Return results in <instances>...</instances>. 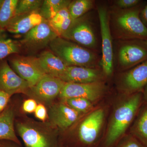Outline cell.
Returning a JSON list of instances; mask_svg holds the SVG:
<instances>
[{
  "label": "cell",
  "instance_id": "obj_1",
  "mask_svg": "<svg viewBox=\"0 0 147 147\" xmlns=\"http://www.w3.org/2000/svg\"><path fill=\"white\" fill-rule=\"evenodd\" d=\"M144 102L142 92L121 95L113 106L99 147H114L128 133Z\"/></svg>",
  "mask_w": 147,
  "mask_h": 147
},
{
  "label": "cell",
  "instance_id": "obj_2",
  "mask_svg": "<svg viewBox=\"0 0 147 147\" xmlns=\"http://www.w3.org/2000/svg\"><path fill=\"white\" fill-rule=\"evenodd\" d=\"M109 106L97 104L74 124L76 134L65 147H99L106 126Z\"/></svg>",
  "mask_w": 147,
  "mask_h": 147
},
{
  "label": "cell",
  "instance_id": "obj_3",
  "mask_svg": "<svg viewBox=\"0 0 147 147\" xmlns=\"http://www.w3.org/2000/svg\"><path fill=\"white\" fill-rule=\"evenodd\" d=\"M146 2L128 9L113 6L110 11V30L113 38L117 40L140 39L147 40V28L141 21L139 14Z\"/></svg>",
  "mask_w": 147,
  "mask_h": 147
},
{
  "label": "cell",
  "instance_id": "obj_4",
  "mask_svg": "<svg viewBox=\"0 0 147 147\" xmlns=\"http://www.w3.org/2000/svg\"><path fill=\"white\" fill-rule=\"evenodd\" d=\"M49 46L50 50L67 66L97 68V55L90 49L60 36L55 38Z\"/></svg>",
  "mask_w": 147,
  "mask_h": 147
},
{
  "label": "cell",
  "instance_id": "obj_5",
  "mask_svg": "<svg viewBox=\"0 0 147 147\" xmlns=\"http://www.w3.org/2000/svg\"><path fill=\"white\" fill-rule=\"evenodd\" d=\"M43 123L25 120L16 123L25 147H62L55 127Z\"/></svg>",
  "mask_w": 147,
  "mask_h": 147
},
{
  "label": "cell",
  "instance_id": "obj_6",
  "mask_svg": "<svg viewBox=\"0 0 147 147\" xmlns=\"http://www.w3.org/2000/svg\"><path fill=\"white\" fill-rule=\"evenodd\" d=\"M117 41L115 59L117 67L121 72L147 60V40L133 39Z\"/></svg>",
  "mask_w": 147,
  "mask_h": 147
},
{
  "label": "cell",
  "instance_id": "obj_7",
  "mask_svg": "<svg viewBox=\"0 0 147 147\" xmlns=\"http://www.w3.org/2000/svg\"><path fill=\"white\" fill-rule=\"evenodd\" d=\"M102 39V57L100 60L101 69L106 78L113 75L114 70V47L113 37L110 30V11L105 5L97 6Z\"/></svg>",
  "mask_w": 147,
  "mask_h": 147
},
{
  "label": "cell",
  "instance_id": "obj_8",
  "mask_svg": "<svg viewBox=\"0 0 147 147\" xmlns=\"http://www.w3.org/2000/svg\"><path fill=\"white\" fill-rule=\"evenodd\" d=\"M116 88L121 95H128L143 92L147 85V60L117 77Z\"/></svg>",
  "mask_w": 147,
  "mask_h": 147
},
{
  "label": "cell",
  "instance_id": "obj_9",
  "mask_svg": "<svg viewBox=\"0 0 147 147\" xmlns=\"http://www.w3.org/2000/svg\"><path fill=\"white\" fill-rule=\"evenodd\" d=\"M107 90L105 81L86 84L65 83L59 97L61 100L71 98H83L96 105L105 97Z\"/></svg>",
  "mask_w": 147,
  "mask_h": 147
},
{
  "label": "cell",
  "instance_id": "obj_10",
  "mask_svg": "<svg viewBox=\"0 0 147 147\" xmlns=\"http://www.w3.org/2000/svg\"><path fill=\"white\" fill-rule=\"evenodd\" d=\"M60 37L90 50L97 46L92 23L85 15L72 20L68 29Z\"/></svg>",
  "mask_w": 147,
  "mask_h": 147
},
{
  "label": "cell",
  "instance_id": "obj_11",
  "mask_svg": "<svg viewBox=\"0 0 147 147\" xmlns=\"http://www.w3.org/2000/svg\"><path fill=\"white\" fill-rule=\"evenodd\" d=\"M7 61L13 71L28 83L30 88L45 74L38 57L14 54L9 56Z\"/></svg>",
  "mask_w": 147,
  "mask_h": 147
},
{
  "label": "cell",
  "instance_id": "obj_12",
  "mask_svg": "<svg viewBox=\"0 0 147 147\" xmlns=\"http://www.w3.org/2000/svg\"><path fill=\"white\" fill-rule=\"evenodd\" d=\"M58 36L48 21L44 19L42 23L25 34L20 42L28 50L36 51L49 46Z\"/></svg>",
  "mask_w": 147,
  "mask_h": 147
},
{
  "label": "cell",
  "instance_id": "obj_13",
  "mask_svg": "<svg viewBox=\"0 0 147 147\" xmlns=\"http://www.w3.org/2000/svg\"><path fill=\"white\" fill-rule=\"evenodd\" d=\"M30 88L28 83L13 71L7 60H0V90L12 96Z\"/></svg>",
  "mask_w": 147,
  "mask_h": 147
},
{
  "label": "cell",
  "instance_id": "obj_14",
  "mask_svg": "<svg viewBox=\"0 0 147 147\" xmlns=\"http://www.w3.org/2000/svg\"><path fill=\"white\" fill-rule=\"evenodd\" d=\"M83 115L61 101L51 107L48 117L54 127L65 131L71 127Z\"/></svg>",
  "mask_w": 147,
  "mask_h": 147
},
{
  "label": "cell",
  "instance_id": "obj_15",
  "mask_svg": "<svg viewBox=\"0 0 147 147\" xmlns=\"http://www.w3.org/2000/svg\"><path fill=\"white\" fill-rule=\"evenodd\" d=\"M101 69L83 67L67 66L60 79L65 83L86 84L105 81Z\"/></svg>",
  "mask_w": 147,
  "mask_h": 147
},
{
  "label": "cell",
  "instance_id": "obj_16",
  "mask_svg": "<svg viewBox=\"0 0 147 147\" xmlns=\"http://www.w3.org/2000/svg\"><path fill=\"white\" fill-rule=\"evenodd\" d=\"M65 82L56 77L45 74L30 89L40 100L49 101L59 96Z\"/></svg>",
  "mask_w": 147,
  "mask_h": 147
},
{
  "label": "cell",
  "instance_id": "obj_17",
  "mask_svg": "<svg viewBox=\"0 0 147 147\" xmlns=\"http://www.w3.org/2000/svg\"><path fill=\"white\" fill-rule=\"evenodd\" d=\"M43 19L39 11L16 15L11 20L5 30L13 34H26L42 23Z\"/></svg>",
  "mask_w": 147,
  "mask_h": 147
},
{
  "label": "cell",
  "instance_id": "obj_18",
  "mask_svg": "<svg viewBox=\"0 0 147 147\" xmlns=\"http://www.w3.org/2000/svg\"><path fill=\"white\" fill-rule=\"evenodd\" d=\"M38 58L45 74L59 79H60L67 67L51 50L42 52Z\"/></svg>",
  "mask_w": 147,
  "mask_h": 147
},
{
  "label": "cell",
  "instance_id": "obj_19",
  "mask_svg": "<svg viewBox=\"0 0 147 147\" xmlns=\"http://www.w3.org/2000/svg\"><path fill=\"white\" fill-rule=\"evenodd\" d=\"M128 133L147 147V102L144 101Z\"/></svg>",
  "mask_w": 147,
  "mask_h": 147
},
{
  "label": "cell",
  "instance_id": "obj_20",
  "mask_svg": "<svg viewBox=\"0 0 147 147\" xmlns=\"http://www.w3.org/2000/svg\"><path fill=\"white\" fill-rule=\"evenodd\" d=\"M14 113L13 108L7 107L0 113V140H7L21 144L15 132Z\"/></svg>",
  "mask_w": 147,
  "mask_h": 147
},
{
  "label": "cell",
  "instance_id": "obj_21",
  "mask_svg": "<svg viewBox=\"0 0 147 147\" xmlns=\"http://www.w3.org/2000/svg\"><path fill=\"white\" fill-rule=\"evenodd\" d=\"M5 31V29L0 28V60L18 54L21 49L20 42L9 37Z\"/></svg>",
  "mask_w": 147,
  "mask_h": 147
},
{
  "label": "cell",
  "instance_id": "obj_22",
  "mask_svg": "<svg viewBox=\"0 0 147 147\" xmlns=\"http://www.w3.org/2000/svg\"><path fill=\"white\" fill-rule=\"evenodd\" d=\"M69 0H44L39 12L42 18L47 21L53 18L61 9L68 7Z\"/></svg>",
  "mask_w": 147,
  "mask_h": 147
},
{
  "label": "cell",
  "instance_id": "obj_23",
  "mask_svg": "<svg viewBox=\"0 0 147 147\" xmlns=\"http://www.w3.org/2000/svg\"><path fill=\"white\" fill-rule=\"evenodd\" d=\"M50 26L59 36L67 30L72 20L67 7L60 11L53 18L48 20Z\"/></svg>",
  "mask_w": 147,
  "mask_h": 147
},
{
  "label": "cell",
  "instance_id": "obj_24",
  "mask_svg": "<svg viewBox=\"0 0 147 147\" xmlns=\"http://www.w3.org/2000/svg\"><path fill=\"white\" fill-rule=\"evenodd\" d=\"M94 1L92 0H74L69 5V12L72 20L84 16L92 8Z\"/></svg>",
  "mask_w": 147,
  "mask_h": 147
},
{
  "label": "cell",
  "instance_id": "obj_25",
  "mask_svg": "<svg viewBox=\"0 0 147 147\" xmlns=\"http://www.w3.org/2000/svg\"><path fill=\"white\" fill-rule=\"evenodd\" d=\"M18 0H3L0 7V28L5 29L16 13Z\"/></svg>",
  "mask_w": 147,
  "mask_h": 147
},
{
  "label": "cell",
  "instance_id": "obj_26",
  "mask_svg": "<svg viewBox=\"0 0 147 147\" xmlns=\"http://www.w3.org/2000/svg\"><path fill=\"white\" fill-rule=\"evenodd\" d=\"M61 100L74 110L82 115L89 112L96 105L90 100L83 98H71Z\"/></svg>",
  "mask_w": 147,
  "mask_h": 147
},
{
  "label": "cell",
  "instance_id": "obj_27",
  "mask_svg": "<svg viewBox=\"0 0 147 147\" xmlns=\"http://www.w3.org/2000/svg\"><path fill=\"white\" fill-rule=\"evenodd\" d=\"M43 1L42 0H18L15 15L39 11Z\"/></svg>",
  "mask_w": 147,
  "mask_h": 147
},
{
  "label": "cell",
  "instance_id": "obj_28",
  "mask_svg": "<svg viewBox=\"0 0 147 147\" xmlns=\"http://www.w3.org/2000/svg\"><path fill=\"white\" fill-rule=\"evenodd\" d=\"M114 147H145L133 136L127 133Z\"/></svg>",
  "mask_w": 147,
  "mask_h": 147
},
{
  "label": "cell",
  "instance_id": "obj_29",
  "mask_svg": "<svg viewBox=\"0 0 147 147\" xmlns=\"http://www.w3.org/2000/svg\"><path fill=\"white\" fill-rule=\"evenodd\" d=\"M141 0H116L114 1V6L120 9H128L135 7L143 2Z\"/></svg>",
  "mask_w": 147,
  "mask_h": 147
},
{
  "label": "cell",
  "instance_id": "obj_30",
  "mask_svg": "<svg viewBox=\"0 0 147 147\" xmlns=\"http://www.w3.org/2000/svg\"><path fill=\"white\" fill-rule=\"evenodd\" d=\"M34 113L36 117L42 122H45L48 117L47 109L42 104L37 105Z\"/></svg>",
  "mask_w": 147,
  "mask_h": 147
},
{
  "label": "cell",
  "instance_id": "obj_31",
  "mask_svg": "<svg viewBox=\"0 0 147 147\" xmlns=\"http://www.w3.org/2000/svg\"><path fill=\"white\" fill-rule=\"evenodd\" d=\"M37 105L36 101L34 99H27L23 103V110L25 113H34Z\"/></svg>",
  "mask_w": 147,
  "mask_h": 147
},
{
  "label": "cell",
  "instance_id": "obj_32",
  "mask_svg": "<svg viewBox=\"0 0 147 147\" xmlns=\"http://www.w3.org/2000/svg\"><path fill=\"white\" fill-rule=\"evenodd\" d=\"M11 96L7 93L0 90V113L7 108Z\"/></svg>",
  "mask_w": 147,
  "mask_h": 147
},
{
  "label": "cell",
  "instance_id": "obj_33",
  "mask_svg": "<svg viewBox=\"0 0 147 147\" xmlns=\"http://www.w3.org/2000/svg\"><path fill=\"white\" fill-rule=\"evenodd\" d=\"M139 16L142 23L147 28V3L140 11Z\"/></svg>",
  "mask_w": 147,
  "mask_h": 147
},
{
  "label": "cell",
  "instance_id": "obj_34",
  "mask_svg": "<svg viewBox=\"0 0 147 147\" xmlns=\"http://www.w3.org/2000/svg\"><path fill=\"white\" fill-rule=\"evenodd\" d=\"M0 147H22L16 142L7 140H0Z\"/></svg>",
  "mask_w": 147,
  "mask_h": 147
},
{
  "label": "cell",
  "instance_id": "obj_35",
  "mask_svg": "<svg viewBox=\"0 0 147 147\" xmlns=\"http://www.w3.org/2000/svg\"><path fill=\"white\" fill-rule=\"evenodd\" d=\"M142 93H143L144 101L147 102V85L145 87Z\"/></svg>",
  "mask_w": 147,
  "mask_h": 147
},
{
  "label": "cell",
  "instance_id": "obj_36",
  "mask_svg": "<svg viewBox=\"0 0 147 147\" xmlns=\"http://www.w3.org/2000/svg\"><path fill=\"white\" fill-rule=\"evenodd\" d=\"M3 1V0H0V7H1V5Z\"/></svg>",
  "mask_w": 147,
  "mask_h": 147
},
{
  "label": "cell",
  "instance_id": "obj_37",
  "mask_svg": "<svg viewBox=\"0 0 147 147\" xmlns=\"http://www.w3.org/2000/svg\"></svg>",
  "mask_w": 147,
  "mask_h": 147
}]
</instances>
